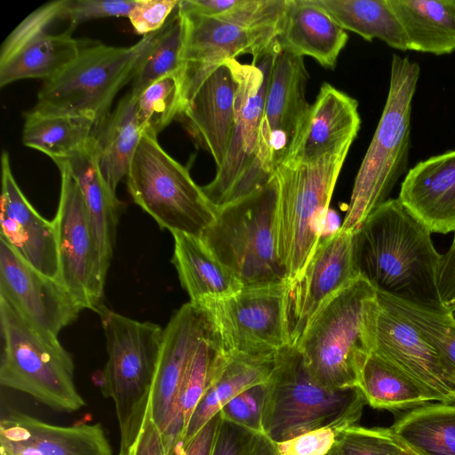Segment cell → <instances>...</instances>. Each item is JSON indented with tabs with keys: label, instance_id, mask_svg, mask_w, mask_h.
<instances>
[{
	"label": "cell",
	"instance_id": "6da1fadb",
	"mask_svg": "<svg viewBox=\"0 0 455 455\" xmlns=\"http://www.w3.org/2000/svg\"><path fill=\"white\" fill-rule=\"evenodd\" d=\"M353 253L359 276L378 292L448 313L436 284L442 254L431 232L398 198L379 205L353 234Z\"/></svg>",
	"mask_w": 455,
	"mask_h": 455
},
{
	"label": "cell",
	"instance_id": "7a4b0ae2",
	"mask_svg": "<svg viewBox=\"0 0 455 455\" xmlns=\"http://www.w3.org/2000/svg\"><path fill=\"white\" fill-rule=\"evenodd\" d=\"M377 291L359 276L315 315L299 344L310 375L331 389L357 387L373 351Z\"/></svg>",
	"mask_w": 455,
	"mask_h": 455
},
{
	"label": "cell",
	"instance_id": "3957f363",
	"mask_svg": "<svg viewBox=\"0 0 455 455\" xmlns=\"http://www.w3.org/2000/svg\"><path fill=\"white\" fill-rule=\"evenodd\" d=\"M351 145L309 162L285 160L274 171L276 251L286 283L302 275L322 238L331 196Z\"/></svg>",
	"mask_w": 455,
	"mask_h": 455
},
{
	"label": "cell",
	"instance_id": "277c9868",
	"mask_svg": "<svg viewBox=\"0 0 455 455\" xmlns=\"http://www.w3.org/2000/svg\"><path fill=\"white\" fill-rule=\"evenodd\" d=\"M420 68L408 57L394 54L389 89L380 119L355 179L339 230L354 234L389 198L408 167L411 114Z\"/></svg>",
	"mask_w": 455,
	"mask_h": 455
},
{
	"label": "cell",
	"instance_id": "5b68a950",
	"mask_svg": "<svg viewBox=\"0 0 455 455\" xmlns=\"http://www.w3.org/2000/svg\"><path fill=\"white\" fill-rule=\"evenodd\" d=\"M266 385L262 430L275 443L323 427L358 424L366 404L358 387L331 389L319 384L295 346L276 354Z\"/></svg>",
	"mask_w": 455,
	"mask_h": 455
},
{
	"label": "cell",
	"instance_id": "8992f818",
	"mask_svg": "<svg viewBox=\"0 0 455 455\" xmlns=\"http://www.w3.org/2000/svg\"><path fill=\"white\" fill-rule=\"evenodd\" d=\"M98 314L108 353L100 390L115 404L120 449L132 451L150 403L164 329L120 315L105 305Z\"/></svg>",
	"mask_w": 455,
	"mask_h": 455
},
{
	"label": "cell",
	"instance_id": "52a82bcc",
	"mask_svg": "<svg viewBox=\"0 0 455 455\" xmlns=\"http://www.w3.org/2000/svg\"><path fill=\"white\" fill-rule=\"evenodd\" d=\"M0 384L49 408L74 412L85 406L74 379L71 355L55 336L34 324L0 296Z\"/></svg>",
	"mask_w": 455,
	"mask_h": 455
},
{
	"label": "cell",
	"instance_id": "ba28073f",
	"mask_svg": "<svg viewBox=\"0 0 455 455\" xmlns=\"http://www.w3.org/2000/svg\"><path fill=\"white\" fill-rule=\"evenodd\" d=\"M274 176L249 196L216 209L201 239L243 287L286 283L276 251Z\"/></svg>",
	"mask_w": 455,
	"mask_h": 455
},
{
	"label": "cell",
	"instance_id": "9c48e42d",
	"mask_svg": "<svg viewBox=\"0 0 455 455\" xmlns=\"http://www.w3.org/2000/svg\"><path fill=\"white\" fill-rule=\"evenodd\" d=\"M156 33L144 36L130 46L98 44L82 48L69 65L44 81L34 108L91 118L97 134L110 115L113 100L132 80Z\"/></svg>",
	"mask_w": 455,
	"mask_h": 455
},
{
	"label": "cell",
	"instance_id": "30bf717a",
	"mask_svg": "<svg viewBox=\"0 0 455 455\" xmlns=\"http://www.w3.org/2000/svg\"><path fill=\"white\" fill-rule=\"evenodd\" d=\"M135 204L172 234L201 236L214 221L216 210L189 171L143 132L126 175Z\"/></svg>",
	"mask_w": 455,
	"mask_h": 455
},
{
	"label": "cell",
	"instance_id": "8fae6325",
	"mask_svg": "<svg viewBox=\"0 0 455 455\" xmlns=\"http://www.w3.org/2000/svg\"><path fill=\"white\" fill-rule=\"evenodd\" d=\"M277 41L251 64L237 60L224 62L231 68L236 81L235 117L231 138L224 162L217 168L213 180L202 189L216 209L254 192L270 179L257 168L256 154Z\"/></svg>",
	"mask_w": 455,
	"mask_h": 455
},
{
	"label": "cell",
	"instance_id": "7c38bea8",
	"mask_svg": "<svg viewBox=\"0 0 455 455\" xmlns=\"http://www.w3.org/2000/svg\"><path fill=\"white\" fill-rule=\"evenodd\" d=\"M286 283L243 287L201 305L213 339L228 355H273L290 340L284 315Z\"/></svg>",
	"mask_w": 455,
	"mask_h": 455
},
{
	"label": "cell",
	"instance_id": "4fadbf2b",
	"mask_svg": "<svg viewBox=\"0 0 455 455\" xmlns=\"http://www.w3.org/2000/svg\"><path fill=\"white\" fill-rule=\"evenodd\" d=\"M60 172L59 207L53 220L58 240L60 282L84 309L104 306L107 276L82 191L68 167Z\"/></svg>",
	"mask_w": 455,
	"mask_h": 455
},
{
	"label": "cell",
	"instance_id": "5bb4252c",
	"mask_svg": "<svg viewBox=\"0 0 455 455\" xmlns=\"http://www.w3.org/2000/svg\"><path fill=\"white\" fill-rule=\"evenodd\" d=\"M208 330L205 312L191 302L181 306L164 329L150 410L162 434L167 455H174L183 439L178 409L180 392L191 356Z\"/></svg>",
	"mask_w": 455,
	"mask_h": 455
},
{
	"label": "cell",
	"instance_id": "9a60e30c",
	"mask_svg": "<svg viewBox=\"0 0 455 455\" xmlns=\"http://www.w3.org/2000/svg\"><path fill=\"white\" fill-rule=\"evenodd\" d=\"M308 74L303 57L279 48L270 72L260 124L256 165L270 179L290 155L310 104L306 99Z\"/></svg>",
	"mask_w": 455,
	"mask_h": 455
},
{
	"label": "cell",
	"instance_id": "2e32d148",
	"mask_svg": "<svg viewBox=\"0 0 455 455\" xmlns=\"http://www.w3.org/2000/svg\"><path fill=\"white\" fill-rule=\"evenodd\" d=\"M179 10L184 22L179 72L180 115L202 83L225 60H236L243 54H251L252 58L260 55L275 43L278 31L247 29L215 18Z\"/></svg>",
	"mask_w": 455,
	"mask_h": 455
},
{
	"label": "cell",
	"instance_id": "e0dca14e",
	"mask_svg": "<svg viewBox=\"0 0 455 455\" xmlns=\"http://www.w3.org/2000/svg\"><path fill=\"white\" fill-rule=\"evenodd\" d=\"M359 277L353 234L339 228L321 238L302 275L286 283L284 315L290 346H297L321 307Z\"/></svg>",
	"mask_w": 455,
	"mask_h": 455
},
{
	"label": "cell",
	"instance_id": "ac0fdd59",
	"mask_svg": "<svg viewBox=\"0 0 455 455\" xmlns=\"http://www.w3.org/2000/svg\"><path fill=\"white\" fill-rule=\"evenodd\" d=\"M373 338L372 352L413 377L440 403L455 404V368L413 323L379 301Z\"/></svg>",
	"mask_w": 455,
	"mask_h": 455
},
{
	"label": "cell",
	"instance_id": "d6986e66",
	"mask_svg": "<svg viewBox=\"0 0 455 455\" xmlns=\"http://www.w3.org/2000/svg\"><path fill=\"white\" fill-rule=\"evenodd\" d=\"M0 296L34 324L55 336L84 309L60 282L35 269L2 238Z\"/></svg>",
	"mask_w": 455,
	"mask_h": 455
},
{
	"label": "cell",
	"instance_id": "ffe728a7",
	"mask_svg": "<svg viewBox=\"0 0 455 455\" xmlns=\"http://www.w3.org/2000/svg\"><path fill=\"white\" fill-rule=\"evenodd\" d=\"M0 238L28 264L60 282L57 231L53 220L44 219L19 188L7 151L2 154Z\"/></svg>",
	"mask_w": 455,
	"mask_h": 455
},
{
	"label": "cell",
	"instance_id": "44dd1931",
	"mask_svg": "<svg viewBox=\"0 0 455 455\" xmlns=\"http://www.w3.org/2000/svg\"><path fill=\"white\" fill-rule=\"evenodd\" d=\"M1 455H113L100 424L61 427L12 411L0 421Z\"/></svg>",
	"mask_w": 455,
	"mask_h": 455
},
{
	"label": "cell",
	"instance_id": "7402d4cb",
	"mask_svg": "<svg viewBox=\"0 0 455 455\" xmlns=\"http://www.w3.org/2000/svg\"><path fill=\"white\" fill-rule=\"evenodd\" d=\"M236 81L223 63L199 86L178 116L195 142L220 168L227 154L235 117Z\"/></svg>",
	"mask_w": 455,
	"mask_h": 455
},
{
	"label": "cell",
	"instance_id": "603a6c76",
	"mask_svg": "<svg viewBox=\"0 0 455 455\" xmlns=\"http://www.w3.org/2000/svg\"><path fill=\"white\" fill-rule=\"evenodd\" d=\"M398 199L431 233L455 232V150L410 169Z\"/></svg>",
	"mask_w": 455,
	"mask_h": 455
},
{
	"label": "cell",
	"instance_id": "cb8c5ba5",
	"mask_svg": "<svg viewBox=\"0 0 455 455\" xmlns=\"http://www.w3.org/2000/svg\"><path fill=\"white\" fill-rule=\"evenodd\" d=\"M360 127L357 100L323 83L285 160H315L347 143H353Z\"/></svg>",
	"mask_w": 455,
	"mask_h": 455
},
{
	"label": "cell",
	"instance_id": "d4e9b609",
	"mask_svg": "<svg viewBox=\"0 0 455 455\" xmlns=\"http://www.w3.org/2000/svg\"><path fill=\"white\" fill-rule=\"evenodd\" d=\"M347 40V31L315 0H287L276 37L281 50L334 68Z\"/></svg>",
	"mask_w": 455,
	"mask_h": 455
},
{
	"label": "cell",
	"instance_id": "484cf974",
	"mask_svg": "<svg viewBox=\"0 0 455 455\" xmlns=\"http://www.w3.org/2000/svg\"><path fill=\"white\" fill-rule=\"evenodd\" d=\"M57 162L68 167L82 191L103 267L108 273L116 242L120 202L101 174L94 138L66 159Z\"/></svg>",
	"mask_w": 455,
	"mask_h": 455
},
{
	"label": "cell",
	"instance_id": "4316f807",
	"mask_svg": "<svg viewBox=\"0 0 455 455\" xmlns=\"http://www.w3.org/2000/svg\"><path fill=\"white\" fill-rule=\"evenodd\" d=\"M174 250L172 262L191 303L201 305L224 299L243 286L234 273L221 263L200 236L172 234Z\"/></svg>",
	"mask_w": 455,
	"mask_h": 455
},
{
	"label": "cell",
	"instance_id": "83f0119b",
	"mask_svg": "<svg viewBox=\"0 0 455 455\" xmlns=\"http://www.w3.org/2000/svg\"><path fill=\"white\" fill-rule=\"evenodd\" d=\"M275 357L276 354L228 355L195 410L180 447L186 445L233 397L250 387L266 383L275 368Z\"/></svg>",
	"mask_w": 455,
	"mask_h": 455
},
{
	"label": "cell",
	"instance_id": "f1b7e54d",
	"mask_svg": "<svg viewBox=\"0 0 455 455\" xmlns=\"http://www.w3.org/2000/svg\"><path fill=\"white\" fill-rule=\"evenodd\" d=\"M408 50L435 55L455 51V0H389Z\"/></svg>",
	"mask_w": 455,
	"mask_h": 455
},
{
	"label": "cell",
	"instance_id": "f546056e",
	"mask_svg": "<svg viewBox=\"0 0 455 455\" xmlns=\"http://www.w3.org/2000/svg\"><path fill=\"white\" fill-rule=\"evenodd\" d=\"M357 387L366 404L394 413L407 412L429 403H440L437 395L424 385L374 352L362 370Z\"/></svg>",
	"mask_w": 455,
	"mask_h": 455
},
{
	"label": "cell",
	"instance_id": "4dcf8cb0",
	"mask_svg": "<svg viewBox=\"0 0 455 455\" xmlns=\"http://www.w3.org/2000/svg\"><path fill=\"white\" fill-rule=\"evenodd\" d=\"M81 50L79 41L71 36V28L56 35L43 33L0 61V86L27 78L50 80L69 65Z\"/></svg>",
	"mask_w": 455,
	"mask_h": 455
},
{
	"label": "cell",
	"instance_id": "1f68e13d",
	"mask_svg": "<svg viewBox=\"0 0 455 455\" xmlns=\"http://www.w3.org/2000/svg\"><path fill=\"white\" fill-rule=\"evenodd\" d=\"M142 134L136 100L127 93L94 137L101 174L114 194L129 172Z\"/></svg>",
	"mask_w": 455,
	"mask_h": 455
},
{
	"label": "cell",
	"instance_id": "d6a6232c",
	"mask_svg": "<svg viewBox=\"0 0 455 455\" xmlns=\"http://www.w3.org/2000/svg\"><path fill=\"white\" fill-rule=\"evenodd\" d=\"M95 135V123L86 116L35 108L24 114L23 145L47 155L54 162L66 159Z\"/></svg>",
	"mask_w": 455,
	"mask_h": 455
},
{
	"label": "cell",
	"instance_id": "836d02e7",
	"mask_svg": "<svg viewBox=\"0 0 455 455\" xmlns=\"http://www.w3.org/2000/svg\"><path fill=\"white\" fill-rule=\"evenodd\" d=\"M346 31L367 41L378 38L388 46L408 51L405 35L389 0H315Z\"/></svg>",
	"mask_w": 455,
	"mask_h": 455
},
{
	"label": "cell",
	"instance_id": "e575fe53",
	"mask_svg": "<svg viewBox=\"0 0 455 455\" xmlns=\"http://www.w3.org/2000/svg\"><path fill=\"white\" fill-rule=\"evenodd\" d=\"M390 428L425 455H455V404L429 403L402 413Z\"/></svg>",
	"mask_w": 455,
	"mask_h": 455
},
{
	"label": "cell",
	"instance_id": "d590c367",
	"mask_svg": "<svg viewBox=\"0 0 455 455\" xmlns=\"http://www.w3.org/2000/svg\"><path fill=\"white\" fill-rule=\"evenodd\" d=\"M286 4L287 0H180L179 8L243 28L279 34Z\"/></svg>",
	"mask_w": 455,
	"mask_h": 455
},
{
	"label": "cell",
	"instance_id": "8d00e7d4",
	"mask_svg": "<svg viewBox=\"0 0 455 455\" xmlns=\"http://www.w3.org/2000/svg\"><path fill=\"white\" fill-rule=\"evenodd\" d=\"M183 43L184 22L178 5L172 18L157 31L135 71L129 92L135 100L156 80L171 74L179 75Z\"/></svg>",
	"mask_w": 455,
	"mask_h": 455
},
{
	"label": "cell",
	"instance_id": "74e56055",
	"mask_svg": "<svg viewBox=\"0 0 455 455\" xmlns=\"http://www.w3.org/2000/svg\"><path fill=\"white\" fill-rule=\"evenodd\" d=\"M180 107L178 74L167 75L152 83L136 99V116L143 132L157 136L178 116Z\"/></svg>",
	"mask_w": 455,
	"mask_h": 455
},
{
	"label": "cell",
	"instance_id": "f35d334b",
	"mask_svg": "<svg viewBox=\"0 0 455 455\" xmlns=\"http://www.w3.org/2000/svg\"><path fill=\"white\" fill-rule=\"evenodd\" d=\"M379 303L413 323L455 368V322L448 313L427 310L377 291Z\"/></svg>",
	"mask_w": 455,
	"mask_h": 455
},
{
	"label": "cell",
	"instance_id": "ab89813d",
	"mask_svg": "<svg viewBox=\"0 0 455 455\" xmlns=\"http://www.w3.org/2000/svg\"><path fill=\"white\" fill-rule=\"evenodd\" d=\"M333 450L337 455H399L401 447L390 427L354 424L340 431Z\"/></svg>",
	"mask_w": 455,
	"mask_h": 455
},
{
	"label": "cell",
	"instance_id": "60d3db41",
	"mask_svg": "<svg viewBox=\"0 0 455 455\" xmlns=\"http://www.w3.org/2000/svg\"><path fill=\"white\" fill-rule=\"evenodd\" d=\"M211 455H279L264 433L243 427L221 417Z\"/></svg>",
	"mask_w": 455,
	"mask_h": 455
},
{
	"label": "cell",
	"instance_id": "b9f144b4",
	"mask_svg": "<svg viewBox=\"0 0 455 455\" xmlns=\"http://www.w3.org/2000/svg\"><path fill=\"white\" fill-rule=\"evenodd\" d=\"M67 0L49 2L29 14L7 36L1 46L0 61L7 59L16 49L28 40L49 32L50 28L60 20H65Z\"/></svg>",
	"mask_w": 455,
	"mask_h": 455
},
{
	"label": "cell",
	"instance_id": "7bdbcfd3",
	"mask_svg": "<svg viewBox=\"0 0 455 455\" xmlns=\"http://www.w3.org/2000/svg\"><path fill=\"white\" fill-rule=\"evenodd\" d=\"M266 383L250 387L233 397L220 410L221 417L243 427L263 433Z\"/></svg>",
	"mask_w": 455,
	"mask_h": 455
},
{
	"label": "cell",
	"instance_id": "ee69618b",
	"mask_svg": "<svg viewBox=\"0 0 455 455\" xmlns=\"http://www.w3.org/2000/svg\"><path fill=\"white\" fill-rule=\"evenodd\" d=\"M136 0H67L64 19L74 28L80 23L107 17H129Z\"/></svg>",
	"mask_w": 455,
	"mask_h": 455
},
{
	"label": "cell",
	"instance_id": "f6af8a7d",
	"mask_svg": "<svg viewBox=\"0 0 455 455\" xmlns=\"http://www.w3.org/2000/svg\"><path fill=\"white\" fill-rule=\"evenodd\" d=\"M179 3L180 0H136L128 19L135 33L144 36L160 30Z\"/></svg>",
	"mask_w": 455,
	"mask_h": 455
},
{
	"label": "cell",
	"instance_id": "bcb514c9",
	"mask_svg": "<svg viewBox=\"0 0 455 455\" xmlns=\"http://www.w3.org/2000/svg\"><path fill=\"white\" fill-rule=\"evenodd\" d=\"M343 428L323 427L275 443L279 455H326Z\"/></svg>",
	"mask_w": 455,
	"mask_h": 455
},
{
	"label": "cell",
	"instance_id": "7dc6e473",
	"mask_svg": "<svg viewBox=\"0 0 455 455\" xmlns=\"http://www.w3.org/2000/svg\"><path fill=\"white\" fill-rule=\"evenodd\" d=\"M436 284L441 301L449 309L455 304V232L450 249L441 255Z\"/></svg>",
	"mask_w": 455,
	"mask_h": 455
},
{
	"label": "cell",
	"instance_id": "c3c4849f",
	"mask_svg": "<svg viewBox=\"0 0 455 455\" xmlns=\"http://www.w3.org/2000/svg\"><path fill=\"white\" fill-rule=\"evenodd\" d=\"M132 455H167L162 434L152 419L150 403Z\"/></svg>",
	"mask_w": 455,
	"mask_h": 455
},
{
	"label": "cell",
	"instance_id": "681fc988",
	"mask_svg": "<svg viewBox=\"0 0 455 455\" xmlns=\"http://www.w3.org/2000/svg\"><path fill=\"white\" fill-rule=\"evenodd\" d=\"M220 420V412L211 419L186 445L180 447L174 455H211Z\"/></svg>",
	"mask_w": 455,
	"mask_h": 455
},
{
	"label": "cell",
	"instance_id": "f907efd6",
	"mask_svg": "<svg viewBox=\"0 0 455 455\" xmlns=\"http://www.w3.org/2000/svg\"><path fill=\"white\" fill-rule=\"evenodd\" d=\"M398 439V438H397ZM401 451L399 455H425L424 453L420 452L419 451L414 449L413 447L408 445L407 443H403L400 439H398Z\"/></svg>",
	"mask_w": 455,
	"mask_h": 455
},
{
	"label": "cell",
	"instance_id": "816d5d0a",
	"mask_svg": "<svg viewBox=\"0 0 455 455\" xmlns=\"http://www.w3.org/2000/svg\"><path fill=\"white\" fill-rule=\"evenodd\" d=\"M450 317L455 322V304H453L448 311Z\"/></svg>",
	"mask_w": 455,
	"mask_h": 455
},
{
	"label": "cell",
	"instance_id": "f5cc1de1",
	"mask_svg": "<svg viewBox=\"0 0 455 455\" xmlns=\"http://www.w3.org/2000/svg\"><path fill=\"white\" fill-rule=\"evenodd\" d=\"M117 455H132V451L121 450L119 449V452Z\"/></svg>",
	"mask_w": 455,
	"mask_h": 455
},
{
	"label": "cell",
	"instance_id": "db71d44e",
	"mask_svg": "<svg viewBox=\"0 0 455 455\" xmlns=\"http://www.w3.org/2000/svg\"><path fill=\"white\" fill-rule=\"evenodd\" d=\"M326 455H337V453L335 452V451L332 448V450L329 453H327Z\"/></svg>",
	"mask_w": 455,
	"mask_h": 455
}]
</instances>
